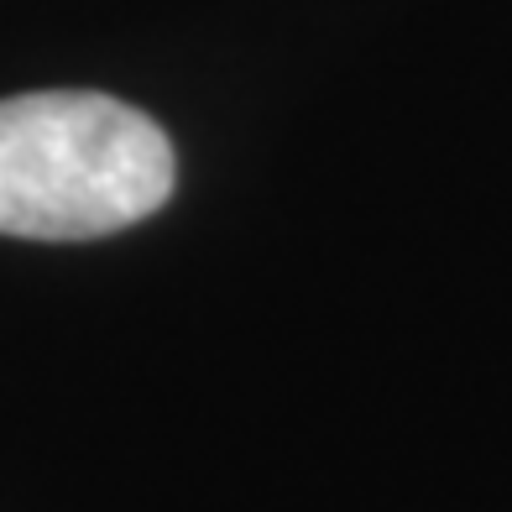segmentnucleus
<instances>
[{
	"label": "nucleus",
	"mask_w": 512,
	"mask_h": 512,
	"mask_svg": "<svg viewBox=\"0 0 512 512\" xmlns=\"http://www.w3.org/2000/svg\"><path fill=\"white\" fill-rule=\"evenodd\" d=\"M173 194V147L152 115L89 89L0 100V236L95 241Z\"/></svg>",
	"instance_id": "obj_1"
}]
</instances>
